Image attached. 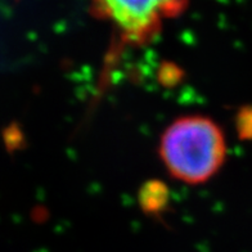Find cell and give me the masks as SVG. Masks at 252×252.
<instances>
[{
  "instance_id": "1",
  "label": "cell",
  "mask_w": 252,
  "mask_h": 252,
  "mask_svg": "<svg viewBox=\"0 0 252 252\" xmlns=\"http://www.w3.org/2000/svg\"><path fill=\"white\" fill-rule=\"evenodd\" d=\"M159 158L167 173L184 184L209 182L226 157L221 127L205 115L174 120L159 138Z\"/></svg>"
},
{
  "instance_id": "2",
  "label": "cell",
  "mask_w": 252,
  "mask_h": 252,
  "mask_svg": "<svg viewBox=\"0 0 252 252\" xmlns=\"http://www.w3.org/2000/svg\"><path fill=\"white\" fill-rule=\"evenodd\" d=\"M186 0H93L96 14L106 18L127 43L142 45L156 36L162 21L176 16Z\"/></svg>"
},
{
  "instance_id": "3",
  "label": "cell",
  "mask_w": 252,
  "mask_h": 252,
  "mask_svg": "<svg viewBox=\"0 0 252 252\" xmlns=\"http://www.w3.org/2000/svg\"><path fill=\"white\" fill-rule=\"evenodd\" d=\"M169 202V188L161 182H148L139 192V203L148 214L162 211Z\"/></svg>"
},
{
  "instance_id": "4",
  "label": "cell",
  "mask_w": 252,
  "mask_h": 252,
  "mask_svg": "<svg viewBox=\"0 0 252 252\" xmlns=\"http://www.w3.org/2000/svg\"><path fill=\"white\" fill-rule=\"evenodd\" d=\"M237 130L241 138H252V108L249 107L239 112L237 117Z\"/></svg>"
}]
</instances>
